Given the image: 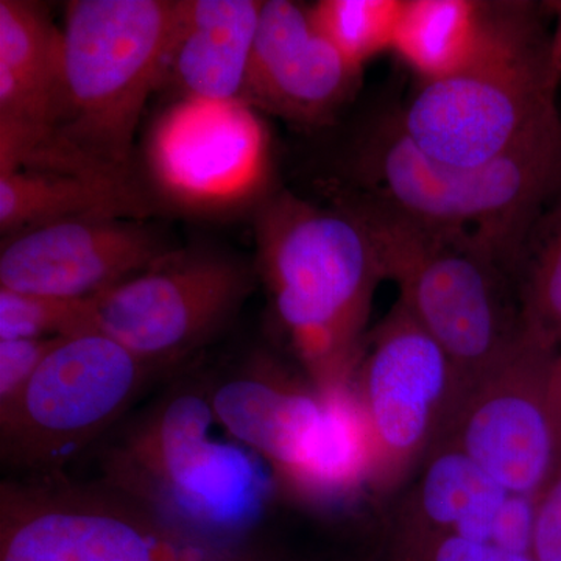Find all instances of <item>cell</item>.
<instances>
[{"label":"cell","mask_w":561,"mask_h":561,"mask_svg":"<svg viewBox=\"0 0 561 561\" xmlns=\"http://www.w3.org/2000/svg\"><path fill=\"white\" fill-rule=\"evenodd\" d=\"M256 275L301 371L320 390L350 386L383 278L370 231L334 198L320 206L273 191L254 210Z\"/></svg>","instance_id":"1"},{"label":"cell","mask_w":561,"mask_h":561,"mask_svg":"<svg viewBox=\"0 0 561 561\" xmlns=\"http://www.w3.org/2000/svg\"><path fill=\"white\" fill-rule=\"evenodd\" d=\"M205 371L168 382L105 457V482L208 549L251 541L268 481L241 445L221 443Z\"/></svg>","instance_id":"2"},{"label":"cell","mask_w":561,"mask_h":561,"mask_svg":"<svg viewBox=\"0 0 561 561\" xmlns=\"http://www.w3.org/2000/svg\"><path fill=\"white\" fill-rule=\"evenodd\" d=\"M545 11V3L482 2L470 58L446 79L424 81L400 117L421 153L476 168L561 119Z\"/></svg>","instance_id":"3"},{"label":"cell","mask_w":561,"mask_h":561,"mask_svg":"<svg viewBox=\"0 0 561 561\" xmlns=\"http://www.w3.org/2000/svg\"><path fill=\"white\" fill-rule=\"evenodd\" d=\"M176 0H73L62 25L65 83L49 172L139 181L135 136L164 84Z\"/></svg>","instance_id":"4"},{"label":"cell","mask_w":561,"mask_h":561,"mask_svg":"<svg viewBox=\"0 0 561 561\" xmlns=\"http://www.w3.org/2000/svg\"><path fill=\"white\" fill-rule=\"evenodd\" d=\"M339 198L370 231L383 278L448 354L459 400L524 330L511 265L476 232L427 224L367 191Z\"/></svg>","instance_id":"5"},{"label":"cell","mask_w":561,"mask_h":561,"mask_svg":"<svg viewBox=\"0 0 561 561\" xmlns=\"http://www.w3.org/2000/svg\"><path fill=\"white\" fill-rule=\"evenodd\" d=\"M362 172L367 192L402 213L481 236L518 278L527 239L561 192V119L476 168L431 160L390 121L368 140Z\"/></svg>","instance_id":"6"},{"label":"cell","mask_w":561,"mask_h":561,"mask_svg":"<svg viewBox=\"0 0 561 561\" xmlns=\"http://www.w3.org/2000/svg\"><path fill=\"white\" fill-rule=\"evenodd\" d=\"M171 379L102 332L61 337L24 389L0 404L2 463L16 479L65 474L151 383Z\"/></svg>","instance_id":"7"},{"label":"cell","mask_w":561,"mask_h":561,"mask_svg":"<svg viewBox=\"0 0 561 561\" xmlns=\"http://www.w3.org/2000/svg\"><path fill=\"white\" fill-rule=\"evenodd\" d=\"M213 551L105 481L65 472L0 489V561H201Z\"/></svg>","instance_id":"8"},{"label":"cell","mask_w":561,"mask_h":561,"mask_svg":"<svg viewBox=\"0 0 561 561\" xmlns=\"http://www.w3.org/2000/svg\"><path fill=\"white\" fill-rule=\"evenodd\" d=\"M256 276V268L225 251H169L92 298L95 331L173 378L194 367L195 357L230 330Z\"/></svg>","instance_id":"9"},{"label":"cell","mask_w":561,"mask_h":561,"mask_svg":"<svg viewBox=\"0 0 561 561\" xmlns=\"http://www.w3.org/2000/svg\"><path fill=\"white\" fill-rule=\"evenodd\" d=\"M139 179L157 203L206 219L256 210L271 191V138L242 99L179 98L151 124Z\"/></svg>","instance_id":"10"},{"label":"cell","mask_w":561,"mask_h":561,"mask_svg":"<svg viewBox=\"0 0 561 561\" xmlns=\"http://www.w3.org/2000/svg\"><path fill=\"white\" fill-rule=\"evenodd\" d=\"M353 389L370 438L368 489L393 493L423 465L451 415L459 397L456 370L398 298L365 341Z\"/></svg>","instance_id":"11"},{"label":"cell","mask_w":561,"mask_h":561,"mask_svg":"<svg viewBox=\"0 0 561 561\" xmlns=\"http://www.w3.org/2000/svg\"><path fill=\"white\" fill-rule=\"evenodd\" d=\"M557 353L559 346L524 328L460 394L432 448L459 449L513 493L538 500L560 463L551 408Z\"/></svg>","instance_id":"12"},{"label":"cell","mask_w":561,"mask_h":561,"mask_svg":"<svg viewBox=\"0 0 561 561\" xmlns=\"http://www.w3.org/2000/svg\"><path fill=\"white\" fill-rule=\"evenodd\" d=\"M175 249L144 220L88 217L57 221L3 239L0 287L92 300Z\"/></svg>","instance_id":"13"},{"label":"cell","mask_w":561,"mask_h":561,"mask_svg":"<svg viewBox=\"0 0 561 561\" xmlns=\"http://www.w3.org/2000/svg\"><path fill=\"white\" fill-rule=\"evenodd\" d=\"M210 408L230 440L267 461L284 490L319 445L330 415L331 390L317 389L267 351L227 370L205 371Z\"/></svg>","instance_id":"14"},{"label":"cell","mask_w":561,"mask_h":561,"mask_svg":"<svg viewBox=\"0 0 561 561\" xmlns=\"http://www.w3.org/2000/svg\"><path fill=\"white\" fill-rule=\"evenodd\" d=\"M360 76L319 31L309 7L264 2L243 102L300 127H321L353 99Z\"/></svg>","instance_id":"15"},{"label":"cell","mask_w":561,"mask_h":561,"mask_svg":"<svg viewBox=\"0 0 561 561\" xmlns=\"http://www.w3.org/2000/svg\"><path fill=\"white\" fill-rule=\"evenodd\" d=\"M62 83V28L39 3L0 0V173L50 171Z\"/></svg>","instance_id":"16"},{"label":"cell","mask_w":561,"mask_h":561,"mask_svg":"<svg viewBox=\"0 0 561 561\" xmlns=\"http://www.w3.org/2000/svg\"><path fill=\"white\" fill-rule=\"evenodd\" d=\"M420 470L398 519L531 556L537 500L513 493L451 446L432 448Z\"/></svg>","instance_id":"17"},{"label":"cell","mask_w":561,"mask_h":561,"mask_svg":"<svg viewBox=\"0 0 561 561\" xmlns=\"http://www.w3.org/2000/svg\"><path fill=\"white\" fill-rule=\"evenodd\" d=\"M262 5L260 0H176L164 84L179 98L242 99Z\"/></svg>","instance_id":"18"},{"label":"cell","mask_w":561,"mask_h":561,"mask_svg":"<svg viewBox=\"0 0 561 561\" xmlns=\"http://www.w3.org/2000/svg\"><path fill=\"white\" fill-rule=\"evenodd\" d=\"M157 209L139 181L32 169L0 173L3 239L44 225L88 217L144 220Z\"/></svg>","instance_id":"19"},{"label":"cell","mask_w":561,"mask_h":561,"mask_svg":"<svg viewBox=\"0 0 561 561\" xmlns=\"http://www.w3.org/2000/svg\"><path fill=\"white\" fill-rule=\"evenodd\" d=\"M481 11L474 0H402L391 50L423 81L446 79L470 58Z\"/></svg>","instance_id":"20"},{"label":"cell","mask_w":561,"mask_h":561,"mask_svg":"<svg viewBox=\"0 0 561 561\" xmlns=\"http://www.w3.org/2000/svg\"><path fill=\"white\" fill-rule=\"evenodd\" d=\"M516 280L524 328L560 348L561 194L530 232Z\"/></svg>","instance_id":"21"},{"label":"cell","mask_w":561,"mask_h":561,"mask_svg":"<svg viewBox=\"0 0 561 561\" xmlns=\"http://www.w3.org/2000/svg\"><path fill=\"white\" fill-rule=\"evenodd\" d=\"M402 0H321L311 10L319 31L357 68L393 49Z\"/></svg>","instance_id":"22"},{"label":"cell","mask_w":561,"mask_h":561,"mask_svg":"<svg viewBox=\"0 0 561 561\" xmlns=\"http://www.w3.org/2000/svg\"><path fill=\"white\" fill-rule=\"evenodd\" d=\"M90 331H95L92 300L0 287V341L72 337Z\"/></svg>","instance_id":"23"},{"label":"cell","mask_w":561,"mask_h":561,"mask_svg":"<svg viewBox=\"0 0 561 561\" xmlns=\"http://www.w3.org/2000/svg\"><path fill=\"white\" fill-rule=\"evenodd\" d=\"M398 519V518H397ZM402 552L408 561H535L529 553L505 551L491 545H479L438 534L398 519Z\"/></svg>","instance_id":"24"},{"label":"cell","mask_w":561,"mask_h":561,"mask_svg":"<svg viewBox=\"0 0 561 561\" xmlns=\"http://www.w3.org/2000/svg\"><path fill=\"white\" fill-rule=\"evenodd\" d=\"M60 339L0 341V404L13 400L24 389Z\"/></svg>","instance_id":"25"},{"label":"cell","mask_w":561,"mask_h":561,"mask_svg":"<svg viewBox=\"0 0 561 561\" xmlns=\"http://www.w3.org/2000/svg\"><path fill=\"white\" fill-rule=\"evenodd\" d=\"M531 557L535 561H561V460L537 500Z\"/></svg>","instance_id":"26"},{"label":"cell","mask_w":561,"mask_h":561,"mask_svg":"<svg viewBox=\"0 0 561 561\" xmlns=\"http://www.w3.org/2000/svg\"><path fill=\"white\" fill-rule=\"evenodd\" d=\"M201 561H280L271 553L265 552L256 542L249 541L245 545L234 546V548L217 549L209 552Z\"/></svg>","instance_id":"27"},{"label":"cell","mask_w":561,"mask_h":561,"mask_svg":"<svg viewBox=\"0 0 561 561\" xmlns=\"http://www.w3.org/2000/svg\"><path fill=\"white\" fill-rule=\"evenodd\" d=\"M551 408L553 423H556L557 437H559L560 459H561V345L553 362L551 379Z\"/></svg>","instance_id":"28"},{"label":"cell","mask_w":561,"mask_h":561,"mask_svg":"<svg viewBox=\"0 0 561 561\" xmlns=\"http://www.w3.org/2000/svg\"><path fill=\"white\" fill-rule=\"evenodd\" d=\"M546 9L556 18V32L552 33V55L556 68L561 79V0L559 2H546Z\"/></svg>","instance_id":"29"},{"label":"cell","mask_w":561,"mask_h":561,"mask_svg":"<svg viewBox=\"0 0 561 561\" xmlns=\"http://www.w3.org/2000/svg\"><path fill=\"white\" fill-rule=\"evenodd\" d=\"M560 194H561V192H560Z\"/></svg>","instance_id":"30"}]
</instances>
